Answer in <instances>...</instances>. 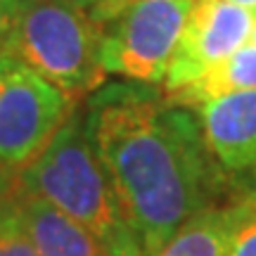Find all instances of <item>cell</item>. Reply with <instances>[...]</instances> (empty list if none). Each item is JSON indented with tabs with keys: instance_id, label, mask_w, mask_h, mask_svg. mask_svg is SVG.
Returning <instances> with one entry per match:
<instances>
[{
	"instance_id": "cell-7",
	"label": "cell",
	"mask_w": 256,
	"mask_h": 256,
	"mask_svg": "<svg viewBox=\"0 0 256 256\" xmlns=\"http://www.w3.org/2000/svg\"><path fill=\"white\" fill-rule=\"evenodd\" d=\"M194 112L211 156L226 174L256 164V90L220 98Z\"/></svg>"
},
{
	"instance_id": "cell-17",
	"label": "cell",
	"mask_w": 256,
	"mask_h": 256,
	"mask_svg": "<svg viewBox=\"0 0 256 256\" xmlns=\"http://www.w3.org/2000/svg\"><path fill=\"white\" fill-rule=\"evenodd\" d=\"M226 2H232V5H238V8H244V10L256 12V0H226Z\"/></svg>"
},
{
	"instance_id": "cell-2",
	"label": "cell",
	"mask_w": 256,
	"mask_h": 256,
	"mask_svg": "<svg viewBox=\"0 0 256 256\" xmlns=\"http://www.w3.org/2000/svg\"><path fill=\"white\" fill-rule=\"evenodd\" d=\"M17 188L88 228L112 256H142L114 183L92 147L83 110H74L52 142L19 168Z\"/></svg>"
},
{
	"instance_id": "cell-10",
	"label": "cell",
	"mask_w": 256,
	"mask_h": 256,
	"mask_svg": "<svg viewBox=\"0 0 256 256\" xmlns=\"http://www.w3.org/2000/svg\"><path fill=\"white\" fill-rule=\"evenodd\" d=\"M230 209L211 206L194 214L152 256H226L228 254Z\"/></svg>"
},
{
	"instance_id": "cell-9",
	"label": "cell",
	"mask_w": 256,
	"mask_h": 256,
	"mask_svg": "<svg viewBox=\"0 0 256 256\" xmlns=\"http://www.w3.org/2000/svg\"><path fill=\"white\" fill-rule=\"evenodd\" d=\"M247 90H256V46L249 43L200 74L180 90L166 92V95L188 110H200L214 100Z\"/></svg>"
},
{
	"instance_id": "cell-4",
	"label": "cell",
	"mask_w": 256,
	"mask_h": 256,
	"mask_svg": "<svg viewBox=\"0 0 256 256\" xmlns=\"http://www.w3.org/2000/svg\"><path fill=\"white\" fill-rule=\"evenodd\" d=\"M194 0H128L100 24L102 69L142 86H164Z\"/></svg>"
},
{
	"instance_id": "cell-8",
	"label": "cell",
	"mask_w": 256,
	"mask_h": 256,
	"mask_svg": "<svg viewBox=\"0 0 256 256\" xmlns=\"http://www.w3.org/2000/svg\"><path fill=\"white\" fill-rule=\"evenodd\" d=\"M14 206L38 256H112L90 230L55 209L50 202L17 188Z\"/></svg>"
},
{
	"instance_id": "cell-5",
	"label": "cell",
	"mask_w": 256,
	"mask_h": 256,
	"mask_svg": "<svg viewBox=\"0 0 256 256\" xmlns=\"http://www.w3.org/2000/svg\"><path fill=\"white\" fill-rule=\"evenodd\" d=\"M76 110V100L17 57H0V164H31Z\"/></svg>"
},
{
	"instance_id": "cell-15",
	"label": "cell",
	"mask_w": 256,
	"mask_h": 256,
	"mask_svg": "<svg viewBox=\"0 0 256 256\" xmlns=\"http://www.w3.org/2000/svg\"><path fill=\"white\" fill-rule=\"evenodd\" d=\"M19 2L22 0H0V57L8 55L10 36H12V28H14Z\"/></svg>"
},
{
	"instance_id": "cell-16",
	"label": "cell",
	"mask_w": 256,
	"mask_h": 256,
	"mask_svg": "<svg viewBox=\"0 0 256 256\" xmlns=\"http://www.w3.org/2000/svg\"><path fill=\"white\" fill-rule=\"evenodd\" d=\"M17 197V168L0 164V214Z\"/></svg>"
},
{
	"instance_id": "cell-1",
	"label": "cell",
	"mask_w": 256,
	"mask_h": 256,
	"mask_svg": "<svg viewBox=\"0 0 256 256\" xmlns=\"http://www.w3.org/2000/svg\"><path fill=\"white\" fill-rule=\"evenodd\" d=\"M83 116L142 256L164 247L194 214L218 206L226 171L211 156L194 110L156 86L124 81L90 92Z\"/></svg>"
},
{
	"instance_id": "cell-11",
	"label": "cell",
	"mask_w": 256,
	"mask_h": 256,
	"mask_svg": "<svg viewBox=\"0 0 256 256\" xmlns=\"http://www.w3.org/2000/svg\"><path fill=\"white\" fill-rule=\"evenodd\" d=\"M228 209L230 230L226 256H256V214L238 204H228Z\"/></svg>"
},
{
	"instance_id": "cell-3",
	"label": "cell",
	"mask_w": 256,
	"mask_h": 256,
	"mask_svg": "<svg viewBox=\"0 0 256 256\" xmlns=\"http://www.w3.org/2000/svg\"><path fill=\"white\" fill-rule=\"evenodd\" d=\"M8 55L76 102L95 92L107 78L100 26L66 0H22Z\"/></svg>"
},
{
	"instance_id": "cell-12",
	"label": "cell",
	"mask_w": 256,
	"mask_h": 256,
	"mask_svg": "<svg viewBox=\"0 0 256 256\" xmlns=\"http://www.w3.org/2000/svg\"><path fill=\"white\" fill-rule=\"evenodd\" d=\"M0 256H38L14 202L0 214Z\"/></svg>"
},
{
	"instance_id": "cell-6",
	"label": "cell",
	"mask_w": 256,
	"mask_h": 256,
	"mask_svg": "<svg viewBox=\"0 0 256 256\" xmlns=\"http://www.w3.org/2000/svg\"><path fill=\"white\" fill-rule=\"evenodd\" d=\"M254 12L226 0H194L176 48L164 92H176L249 43Z\"/></svg>"
},
{
	"instance_id": "cell-18",
	"label": "cell",
	"mask_w": 256,
	"mask_h": 256,
	"mask_svg": "<svg viewBox=\"0 0 256 256\" xmlns=\"http://www.w3.org/2000/svg\"><path fill=\"white\" fill-rule=\"evenodd\" d=\"M249 46H256V12H254V24H252V34H249Z\"/></svg>"
},
{
	"instance_id": "cell-14",
	"label": "cell",
	"mask_w": 256,
	"mask_h": 256,
	"mask_svg": "<svg viewBox=\"0 0 256 256\" xmlns=\"http://www.w3.org/2000/svg\"><path fill=\"white\" fill-rule=\"evenodd\" d=\"M66 2H72V5H76L78 10H83V12L100 26L104 19L112 17L119 8H124L128 0H66Z\"/></svg>"
},
{
	"instance_id": "cell-13",
	"label": "cell",
	"mask_w": 256,
	"mask_h": 256,
	"mask_svg": "<svg viewBox=\"0 0 256 256\" xmlns=\"http://www.w3.org/2000/svg\"><path fill=\"white\" fill-rule=\"evenodd\" d=\"M226 194L232 197L230 204H238L256 214V164L226 174Z\"/></svg>"
}]
</instances>
